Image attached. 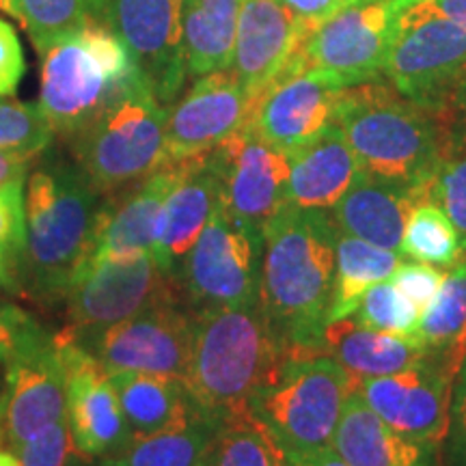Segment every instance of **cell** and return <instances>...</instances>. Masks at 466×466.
Listing matches in <instances>:
<instances>
[{
    "mask_svg": "<svg viewBox=\"0 0 466 466\" xmlns=\"http://www.w3.org/2000/svg\"><path fill=\"white\" fill-rule=\"evenodd\" d=\"M26 259L25 179L0 188V285L15 289Z\"/></svg>",
    "mask_w": 466,
    "mask_h": 466,
    "instance_id": "d590c367",
    "label": "cell"
},
{
    "mask_svg": "<svg viewBox=\"0 0 466 466\" xmlns=\"http://www.w3.org/2000/svg\"><path fill=\"white\" fill-rule=\"evenodd\" d=\"M363 175L357 156L335 124L289 154L288 201L311 209H333Z\"/></svg>",
    "mask_w": 466,
    "mask_h": 466,
    "instance_id": "cb8c5ba5",
    "label": "cell"
},
{
    "mask_svg": "<svg viewBox=\"0 0 466 466\" xmlns=\"http://www.w3.org/2000/svg\"><path fill=\"white\" fill-rule=\"evenodd\" d=\"M218 423L197 417L182 428L132 439L124 451L104 458L110 466H206Z\"/></svg>",
    "mask_w": 466,
    "mask_h": 466,
    "instance_id": "4dcf8cb0",
    "label": "cell"
},
{
    "mask_svg": "<svg viewBox=\"0 0 466 466\" xmlns=\"http://www.w3.org/2000/svg\"><path fill=\"white\" fill-rule=\"evenodd\" d=\"M401 261L404 259L398 250L374 247L360 238L346 236L339 231L335 289L329 309V322L352 316L367 291L378 283L389 281Z\"/></svg>",
    "mask_w": 466,
    "mask_h": 466,
    "instance_id": "f546056e",
    "label": "cell"
},
{
    "mask_svg": "<svg viewBox=\"0 0 466 466\" xmlns=\"http://www.w3.org/2000/svg\"><path fill=\"white\" fill-rule=\"evenodd\" d=\"M456 100H458V104H460V106H462V110H464V115H466V85L462 86V89H460V91H458Z\"/></svg>",
    "mask_w": 466,
    "mask_h": 466,
    "instance_id": "816d5d0a",
    "label": "cell"
},
{
    "mask_svg": "<svg viewBox=\"0 0 466 466\" xmlns=\"http://www.w3.org/2000/svg\"><path fill=\"white\" fill-rule=\"evenodd\" d=\"M264 233L218 206L179 270L190 305L238 307L259 302Z\"/></svg>",
    "mask_w": 466,
    "mask_h": 466,
    "instance_id": "9c48e42d",
    "label": "cell"
},
{
    "mask_svg": "<svg viewBox=\"0 0 466 466\" xmlns=\"http://www.w3.org/2000/svg\"><path fill=\"white\" fill-rule=\"evenodd\" d=\"M91 460H86L83 456H78V453H72V458H69V462L66 466H89Z\"/></svg>",
    "mask_w": 466,
    "mask_h": 466,
    "instance_id": "681fc988",
    "label": "cell"
},
{
    "mask_svg": "<svg viewBox=\"0 0 466 466\" xmlns=\"http://www.w3.org/2000/svg\"><path fill=\"white\" fill-rule=\"evenodd\" d=\"M96 466H110V464H106V462H104V460H100V462H97Z\"/></svg>",
    "mask_w": 466,
    "mask_h": 466,
    "instance_id": "db71d44e",
    "label": "cell"
},
{
    "mask_svg": "<svg viewBox=\"0 0 466 466\" xmlns=\"http://www.w3.org/2000/svg\"><path fill=\"white\" fill-rule=\"evenodd\" d=\"M67 374V421L74 450L86 460L113 458L132 442L106 370L78 343L55 335Z\"/></svg>",
    "mask_w": 466,
    "mask_h": 466,
    "instance_id": "2e32d148",
    "label": "cell"
},
{
    "mask_svg": "<svg viewBox=\"0 0 466 466\" xmlns=\"http://www.w3.org/2000/svg\"><path fill=\"white\" fill-rule=\"evenodd\" d=\"M441 270H436V266L421 264V261H401L398 270L393 272L391 281L395 288L400 289V294L404 296L415 305V309L423 316V311L432 305V300L439 294L442 285Z\"/></svg>",
    "mask_w": 466,
    "mask_h": 466,
    "instance_id": "60d3db41",
    "label": "cell"
},
{
    "mask_svg": "<svg viewBox=\"0 0 466 466\" xmlns=\"http://www.w3.org/2000/svg\"><path fill=\"white\" fill-rule=\"evenodd\" d=\"M453 380L456 374L428 354L412 370L359 380L354 391L395 432L436 450L451 428Z\"/></svg>",
    "mask_w": 466,
    "mask_h": 466,
    "instance_id": "5bb4252c",
    "label": "cell"
},
{
    "mask_svg": "<svg viewBox=\"0 0 466 466\" xmlns=\"http://www.w3.org/2000/svg\"><path fill=\"white\" fill-rule=\"evenodd\" d=\"M425 3L466 31V0H425Z\"/></svg>",
    "mask_w": 466,
    "mask_h": 466,
    "instance_id": "7dc6e473",
    "label": "cell"
},
{
    "mask_svg": "<svg viewBox=\"0 0 466 466\" xmlns=\"http://www.w3.org/2000/svg\"><path fill=\"white\" fill-rule=\"evenodd\" d=\"M319 354L333 357L352 376L354 389L365 378L398 374L419 367L428 359V352L417 343L363 329L352 316L324 326Z\"/></svg>",
    "mask_w": 466,
    "mask_h": 466,
    "instance_id": "484cf974",
    "label": "cell"
},
{
    "mask_svg": "<svg viewBox=\"0 0 466 466\" xmlns=\"http://www.w3.org/2000/svg\"><path fill=\"white\" fill-rule=\"evenodd\" d=\"M311 35L313 28L281 0H244L231 69L247 91L250 110L281 76L291 72Z\"/></svg>",
    "mask_w": 466,
    "mask_h": 466,
    "instance_id": "ac0fdd59",
    "label": "cell"
},
{
    "mask_svg": "<svg viewBox=\"0 0 466 466\" xmlns=\"http://www.w3.org/2000/svg\"><path fill=\"white\" fill-rule=\"evenodd\" d=\"M167 110L138 78L72 137L76 165L97 192L137 184L167 165Z\"/></svg>",
    "mask_w": 466,
    "mask_h": 466,
    "instance_id": "8992f818",
    "label": "cell"
},
{
    "mask_svg": "<svg viewBox=\"0 0 466 466\" xmlns=\"http://www.w3.org/2000/svg\"><path fill=\"white\" fill-rule=\"evenodd\" d=\"M74 451L72 430L66 417L11 453L17 458L20 466H66Z\"/></svg>",
    "mask_w": 466,
    "mask_h": 466,
    "instance_id": "ab89813d",
    "label": "cell"
},
{
    "mask_svg": "<svg viewBox=\"0 0 466 466\" xmlns=\"http://www.w3.org/2000/svg\"><path fill=\"white\" fill-rule=\"evenodd\" d=\"M52 339L55 337L46 333L28 313L0 302V363L9 365L17 359L31 357Z\"/></svg>",
    "mask_w": 466,
    "mask_h": 466,
    "instance_id": "f35d334b",
    "label": "cell"
},
{
    "mask_svg": "<svg viewBox=\"0 0 466 466\" xmlns=\"http://www.w3.org/2000/svg\"><path fill=\"white\" fill-rule=\"evenodd\" d=\"M453 450L460 466H466V359L460 367L451 393V428Z\"/></svg>",
    "mask_w": 466,
    "mask_h": 466,
    "instance_id": "7bdbcfd3",
    "label": "cell"
},
{
    "mask_svg": "<svg viewBox=\"0 0 466 466\" xmlns=\"http://www.w3.org/2000/svg\"><path fill=\"white\" fill-rule=\"evenodd\" d=\"M354 380L329 354L289 357L250 401V410L275 432L288 453L333 445Z\"/></svg>",
    "mask_w": 466,
    "mask_h": 466,
    "instance_id": "52a82bcc",
    "label": "cell"
},
{
    "mask_svg": "<svg viewBox=\"0 0 466 466\" xmlns=\"http://www.w3.org/2000/svg\"><path fill=\"white\" fill-rule=\"evenodd\" d=\"M289 357L261 302L197 309L186 389L201 415L220 423L248 410Z\"/></svg>",
    "mask_w": 466,
    "mask_h": 466,
    "instance_id": "7a4b0ae2",
    "label": "cell"
},
{
    "mask_svg": "<svg viewBox=\"0 0 466 466\" xmlns=\"http://www.w3.org/2000/svg\"><path fill=\"white\" fill-rule=\"evenodd\" d=\"M108 0H11L14 15L31 35L39 55L78 31L91 17H104Z\"/></svg>",
    "mask_w": 466,
    "mask_h": 466,
    "instance_id": "836d02e7",
    "label": "cell"
},
{
    "mask_svg": "<svg viewBox=\"0 0 466 466\" xmlns=\"http://www.w3.org/2000/svg\"><path fill=\"white\" fill-rule=\"evenodd\" d=\"M289 466H350V464L335 451V447L330 445L316 451L289 453Z\"/></svg>",
    "mask_w": 466,
    "mask_h": 466,
    "instance_id": "f6af8a7d",
    "label": "cell"
},
{
    "mask_svg": "<svg viewBox=\"0 0 466 466\" xmlns=\"http://www.w3.org/2000/svg\"><path fill=\"white\" fill-rule=\"evenodd\" d=\"M343 89L316 69H291L255 102L247 124L261 141L289 156L335 124Z\"/></svg>",
    "mask_w": 466,
    "mask_h": 466,
    "instance_id": "e0dca14e",
    "label": "cell"
},
{
    "mask_svg": "<svg viewBox=\"0 0 466 466\" xmlns=\"http://www.w3.org/2000/svg\"><path fill=\"white\" fill-rule=\"evenodd\" d=\"M417 339L430 357L458 376L466 359V253L447 272L432 305L423 311Z\"/></svg>",
    "mask_w": 466,
    "mask_h": 466,
    "instance_id": "f1b7e54d",
    "label": "cell"
},
{
    "mask_svg": "<svg viewBox=\"0 0 466 466\" xmlns=\"http://www.w3.org/2000/svg\"><path fill=\"white\" fill-rule=\"evenodd\" d=\"M55 137L42 108L22 102H0V149L35 158Z\"/></svg>",
    "mask_w": 466,
    "mask_h": 466,
    "instance_id": "74e56055",
    "label": "cell"
},
{
    "mask_svg": "<svg viewBox=\"0 0 466 466\" xmlns=\"http://www.w3.org/2000/svg\"><path fill=\"white\" fill-rule=\"evenodd\" d=\"M0 466H20V462L11 451H0Z\"/></svg>",
    "mask_w": 466,
    "mask_h": 466,
    "instance_id": "c3c4849f",
    "label": "cell"
},
{
    "mask_svg": "<svg viewBox=\"0 0 466 466\" xmlns=\"http://www.w3.org/2000/svg\"><path fill=\"white\" fill-rule=\"evenodd\" d=\"M28 162H31V158H26V156L0 149V188L15 182V179H25Z\"/></svg>",
    "mask_w": 466,
    "mask_h": 466,
    "instance_id": "bcb514c9",
    "label": "cell"
},
{
    "mask_svg": "<svg viewBox=\"0 0 466 466\" xmlns=\"http://www.w3.org/2000/svg\"><path fill=\"white\" fill-rule=\"evenodd\" d=\"M100 208V192L78 165L52 162L31 173L25 192V270L46 299H66L78 279L89 259Z\"/></svg>",
    "mask_w": 466,
    "mask_h": 466,
    "instance_id": "277c9868",
    "label": "cell"
},
{
    "mask_svg": "<svg viewBox=\"0 0 466 466\" xmlns=\"http://www.w3.org/2000/svg\"><path fill=\"white\" fill-rule=\"evenodd\" d=\"M432 201L439 203L456 225L466 253V134L451 137L447 130L445 151L434 175Z\"/></svg>",
    "mask_w": 466,
    "mask_h": 466,
    "instance_id": "8d00e7d4",
    "label": "cell"
},
{
    "mask_svg": "<svg viewBox=\"0 0 466 466\" xmlns=\"http://www.w3.org/2000/svg\"><path fill=\"white\" fill-rule=\"evenodd\" d=\"M404 0H371L339 9L313 31L294 69H316L341 86L374 80L384 72Z\"/></svg>",
    "mask_w": 466,
    "mask_h": 466,
    "instance_id": "7c38bea8",
    "label": "cell"
},
{
    "mask_svg": "<svg viewBox=\"0 0 466 466\" xmlns=\"http://www.w3.org/2000/svg\"><path fill=\"white\" fill-rule=\"evenodd\" d=\"M0 11H7L14 15V7H11V0H0Z\"/></svg>",
    "mask_w": 466,
    "mask_h": 466,
    "instance_id": "f5cc1de1",
    "label": "cell"
},
{
    "mask_svg": "<svg viewBox=\"0 0 466 466\" xmlns=\"http://www.w3.org/2000/svg\"><path fill=\"white\" fill-rule=\"evenodd\" d=\"M333 447L350 466H434L436 451L395 432L359 391L346 401Z\"/></svg>",
    "mask_w": 466,
    "mask_h": 466,
    "instance_id": "d4e9b609",
    "label": "cell"
},
{
    "mask_svg": "<svg viewBox=\"0 0 466 466\" xmlns=\"http://www.w3.org/2000/svg\"><path fill=\"white\" fill-rule=\"evenodd\" d=\"M179 167L182 162H167L149 177L137 182L126 195L102 201L96 238H93L89 259L85 266L108 258L151 255L156 236H158L162 206L177 179Z\"/></svg>",
    "mask_w": 466,
    "mask_h": 466,
    "instance_id": "44dd1931",
    "label": "cell"
},
{
    "mask_svg": "<svg viewBox=\"0 0 466 466\" xmlns=\"http://www.w3.org/2000/svg\"><path fill=\"white\" fill-rule=\"evenodd\" d=\"M218 206V182L206 156L182 160L179 175L168 190L158 220L151 258L177 283L186 258L199 240Z\"/></svg>",
    "mask_w": 466,
    "mask_h": 466,
    "instance_id": "7402d4cb",
    "label": "cell"
},
{
    "mask_svg": "<svg viewBox=\"0 0 466 466\" xmlns=\"http://www.w3.org/2000/svg\"><path fill=\"white\" fill-rule=\"evenodd\" d=\"M208 162L220 206L242 223L261 229L289 203V156L261 141L248 124L208 151Z\"/></svg>",
    "mask_w": 466,
    "mask_h": 466,
    "instance_id": "4fadbf2b",
    "label": "cell"
},
{
    "mask_svg": "<svg viewBox=\"0 0 466 466\" xmlns=\"http://www.w3.org/2000/svg\"><path fill=\"white\" fill-rule=\"evenodd\" d=\"M335 126L367 175L432 197L447 143V126L439 110L401 96L395 86L367 80L341 91Z\"/></svg>",
    "mask_w": 466,
    "mask_h": 466,
    "instance_id": "3957f363",
    "label": "cell"
},
{
    "mask_svg": "<svg viewBox=\"0 0 466 466\" xmlns=\"http://www.w3.org/2000/svg\"><path fill=\"white\" fill-rule=\"evenodd\" d=\"M206 466H289V453L248 408L218 423Z\"/></svg>",
    "mask_w": 466,
    "mask_h": 466,
    "instance_id": "1f68e13d",
    "label": "cell"
},
{
    "mask_svg": "<svg viewBox=\"0 0 466 466\" xmlns=\"http://www.w3.org/2000/svg\"><path fill=\"white\" fill-rule=\"evenodd\" d=\"M423 201H432V197L412 186L384 182L363 171L333 208V218L346 236L387 250H401L410 212Z\"/></svg>",
    "mask_w": 466,
    "mask_h": 466,
    "instance_id": "603a6c76",
    "label": "cell"
},
{
    "mask_svg": "<svg viewBox=\"0 0 466 466\" xmlns=\"http://www.w3.org/2000/svg\"><path fill=\"white\" fill-rule=\"evenodd\" d=\"M67 417V374L56 341L7 365L0 428L9 451Z\"/></svg>",
    "mask_w": 466,
    "mask_h": 466,
    "instance_id": "ffe728a7",
    "label": "cell"
},
{
    "mask_svg": "<svg viewBox=\"0 0 466 466\" xmlns=\"http://www.w3.org/2000/svg\"><path fill=\"white\" fill-rule=\"evenodd\" d=\"M281 3L313 31L339 11L337 0H281Z\"/></svg>",
    "mask_w": 466,
    "mask_h": 466,
    "instance_id": "ee69618b",
    "label": "cell"
},
{
    "mask_svg": "<svg viewBox=\"0 0 466 466\" xmlns=\"http://www.w3.org/2000/svg\"><path fill=\"white\" fill-rule=\"evenodd\" d=\"M141 76L108 22L91 17L42 52L39 108L52 130L72 138Z\"/></svg>",
    "mask_w": 466,
    "mask_h": 466,
    "instance_id": "5b68a950",
    "label": "cell"
},
{
    "mask_svg": "<svg viewBox=\"0 0 466 466\" xmlns=\"http://www.w3.org/2000/svg\"><path fill=\"white\" fill-rule=\"evenodd\" d=\"M177 288L151 255L93 261L67 291L69 326L61 335L83 346L149 305L179 299Z\"/></svg>",
    "mask_w": 466,
    "mask_h": 466,
    "instance_id": "30bf717a",
    "label": "cell"
},
{
    "mask_svg": "<svg viewBox=\"0 0 466 466\" xmlns=\"http://www.w3.org/2000/svg\"><path fill=\"white\" fill-rule=\"evenodd\" d=\"M261 233V309L294 357L319 354L333 302L339 227L326 209L288 203Z\"/></svg>",
    "mask_w": 466,
    "mask_h": 466,
    "instance_id": "6da1fadb",
    "label": "cell"
},
{
    "mask_svg": "<svg viewBox=\"0 0 466 466\" xmlns=\"http://www.w3.org/2000/svg\"><path fill=\"white\" fill-rule=\"evenodd\" d=\"M195 343V316L182 299L162 300L83 343L106 374L138 371L167 376L186 384Z\"/></svg>",
    "mask_w": 466,
    "mask_h": 466,
    "instance_id": "8fae6325",
    "label": "cell"
},
{
    "mask_svg": "<svg viewBox=\"0 0 466 466\" xmlns=\"http://www.w3.org/2000/svg\"><path fill=\"white\" fill-rule=\"evenodd\" d=\"M352 318L363 329L400 337L419 346L417 330L421 313L400 294L393 281H382L367 291Z\"/></svg>",
    "mask_w": 466,
    "mask_h": 466,
    "instance_id": "e575fe53",
    "label": "cell"
},
{
    "mask_svg": "<svg viewBox=\"0 0 466 466\" xmlns=\"http://www.w3.org/2000/svg\"><path fill=\"white\" fill-rule=\"evenodd\" d=\"M26 63L20 39L9 22L0 17V97L11 96L25 76Z\"/></svg>",
    "mask_w": 466,
    "mask_h": 466,
    "instance_id": "b9f144b4",
    "label": "cell"
},
{
    "mask_svg": "<svg viewBox=\"0 0 466 466\" xmlns=\"http://www.w3.org/2000/svg\"><path fill=\"white\" fill-rule=\"evenodd\" d=\"M339 3V9L352 7V5H360V3H371V0H337Z\"/></svg>",
    "mask_w": 466,
    "mask_h": 466,
    "instance_id": "f907efd6",
    "label": "cell"
},
{
    "mask_svg": "<svg viewBox=\"0 0 466 466\" xmlns=\"http://www.w3.org/2000/svg\"><path fill=\"white\" fill-rule=\"evenodd\" d=\"M250 100L231 67L201 76L167 113V162H182L218 147L247 124Z\"/></svg>",
    "mask_w": 466,
    "mask_h": 466,
    "instance_id": "d6986e66",
    "label": "cell"
},
{
    "mask_svg": "<svg viewBox=\"0 0 466 466\" xmlns=\"http://www.w3.org/2000/svg\"><path fill=\"white\" fill-rule=\"evenodd\" d=\"M0 442H3V428H0Z\"/></svg>",
    "mask_w": 466,
    "mask_h": 466,
    "instance_id": "11a10c76",
    "label": "cell"
},
{
    "mask_svg": "<svg viewBox=\"0 0 466 466\" xmlns=\"http://www.w3.org/2000/svg\"><path fill=\"white\" fill-rule=\"evenodd\" d=\"M242 5L244 0H182V44L190 74L231 67Z\"/></svg>",
    "mask_w": 466,
    "mask_h": 466,
    "instance_id": "83f0119b",
    "label": "cell"
},
{
    "mask_svg": "<svg viewBox=\"0 0 466 466\" xmlns=\"http://www.w3.org/2000/svg\"><path fill=\"white\" fill-rule=\"evenodd\" d=\"M104 20L165 106L186 78L182 0H108Z\"/></svg>",
    "mask_w": 466,
    "mask_h": 466,
    "instance_id": "9a60e30c",
    "label": "cell"
},
{
    "mask_svg": "<svg viewBox=\"0 0 466 466\" xmlns=\"http://www.w3.org/2000/svg\"><path fill=\"white\" fill-rule=\"evenodd\" d=\"M401 253L421 264L453 268L462 259L464 244L445 209L434 201H423L408 218Z\"/></svg>",
    "mask_w": 466,
    "mask_h": 466,
    "instance_id": "d6a6232c",
    "label": "cell"
},
{
    "mask_svg": "<svg viewBox=\"0 0 466 466\" xmlns=\"http://www.w3.org/2000/svg\"><path fill=\"white\" fill-rule=\"evenodd\" d=\"M384 74L401 96L442 110L466 85V31L425 0H404Z\"/></svg>",
    "mask_w": 466,
    "mask_h": 466,
    "instance_id": "ba28073f",
    "label": "cell"
},
{
    "mask_svg": "<svg viewBox=\"0 0 466 466\" xmlns=\"http://www.w3.org/2000/svg\"><path fill=\"white\" fill-rule=\"evenodd\" d=\"M132 439L182 428L201 415L182 380L167 376L115 371L108 374Z\"/></svg>",
    "mask_w": 466,
    "mask_h": 466,
    "instance_id": "4316f807",
    "label": "cell"
}]
</instances>
